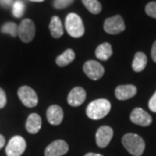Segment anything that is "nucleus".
Listing matches in <instances>:
<instances>
[{
	"label": "nucleus",
	"instance_id": "obj_1",
	"mask_svg": "<svg viewBox=\"0 0 156 156\" xmlns=\"http://www.w3.org/2000/svg\"><path fill=\"white\" fill-rule=\"evenodd\" d=\"M111 109V104L107 99H97L89 103L86 114L92 120H99L105 117Z\"/></svg>",
	"mask_w": 156,
	"mask_h": 156
},
{
	"label": "nucleus",
	"instance_id": "obj_2",
	"mask_svg": "<svg viewBox=\"0 0 156 156\" xmlns=\"http://www.w3.org/2000/svg\"><path fill=\"white\" fill-rule=\"evenodd\" d=\"M122 144L129 154L134 156H140L145 150V142L140 135L128 133L122 137Z\"/></svg>",
	"mask_w": 156,
	"mask_h": 156
},
{
	"label": "nucleus",
	"instance_id": "obj_3",
	"mask_svg": "<svg viewBox=\"0 0 156 156\" xmlns=\"http://www.w3.org/2000/svg\"><path fill=\"white\" fill-rule=\"evenodd\" d=\"M65 27L69 35L75 38L82 37L85 31L82 18L76 13H69L66 17Z\"/></svg>",
	"mask_w": 156,
	"mask_h": 156
},
{
	"label": "nucleus",
	"instance_id": "obj_4",
	"mask_svg": "<svg viewBox=\"0 0 156 156\" xmlns=\"http://www.w3.org/2000/svg\"><path fill=\"white\" fill-rule=\"evenodd\" d=\"M17 95L22 103L27 108H34L38 103V96L33 89L29 86H22L17 90Z\"/></svg>",
	"mask_w": 156,
	"mask_h": 156
},
{
	"label": "nucleus",
	"instance_id": "obj_5",
	"mask_svg": "<svg viewBox=\"0 0 156 156\" xmlns=\"http://www.w3.org/2000/svg\"><path fill=\"white\" fill-rule=\"evenodd\" d=\"M26 148V141L20 135L13 136L5 148L7 156H21Z\"/></svg>",
	"mask_w": 156,
	"mask_h": 156
},
{
	"label": "nucleus",
	"instance_id": "obj_6",
	"mask_svg": "<svg viewBox=\"0 0 156 156\" xmlns=\"http://www.w3.org/2000/svg\"><path fill=\"white\" fill-rule=\"evenodd\" d=\"M36 34V26L32 20L23 19L18 25V37L23 43H30L33 40Z\"/></svg>",
	"mask_w": 156,
	"mask_h": 156
},
{
	"label": "nucleus",
	"instance_id": "obj_7",
	"mask_svg": "<svg viewBox=\"0 0 156 156\" xmlns=\"http://www.w3.org/2000/svg\"><path fill=\"white\" fill-rule=\"evenodd\" d=\"M103 28L108 34L116 35L125 30V23L122 16L115 15L114 17L107 18L104 22Z\"/></svg>",
	"mask_w": 156,
	"mask_h": 156
},
{
	"label": "nucleus",
	"instance_id": "obj_8",
	"mask_svg": "<svg viewBox=\"0 0 156 156\" xmlns=\"http://www.w3.org/2000/svg\"><path fill=\"white\" fill-rule=\"evenodd\" d=\"M83 71L86 76L91 80H99L104 75V68L98 62L89 60L86 62L83 65Z\"/></svg>",
	"mask_w": 156,
	"mask_h": 156
},
{
	"label": "nucleus",
	"instance_id": "obj_9",
	"mask_svg": "<svg viewBox=\"0 0 156 156\" xmlns=\"http://www.w3.org/2000/svg\"><path fill=\"white\" fill-rule=\"evenodd\" d=\"M130 120L134 124L142 127H147L152 123V117L150 115L140 108H136L131 112Z\"/></svg>",
	"mask_w": 156,
	"mask_h": 156
},
{
	"label": "nucleus",
	"instance_id": "obj_10",
	"mask_svg": "<svg viewBox=\"0 0 156 156\" xmlns=\"http://www.w3.org/2000/svg\"><path fill=\"white\" fill-rule=\"evenodd\" d=\"M113 129L108 126H101L98 128L95 134L96 144L101 148H104L109 144L113 137Z\"/></svg>",
	"mask_w": 156,
	"mask_h": 156
},
{
	"label": "nucleus",
	"instance_id": "obj_11",
	"mask_svg": "<svg viewBox=\"0 0 156 156\" xmlns=\"http://www.w3.org/2000/svg\"><path fill=\"white\" fill-rule=\"evenodd\" d=\"M69 151V145L62 140H56L50 143L44 151L45 156H62Z\"/></svg>",
	"mask_w": 156,
	"mask_h": 156
},
{
	"label": "nucleus",
	"instance_id": "obj_12",
	"mask_svg": "<svg viewBox=\"0 0 156 156\" xmlns=\"http://www.w3.org/2000/svg\"><path fill=\"white\" fill-rule=\"evenodd\" d=\"M86 99V91L82 87H76L68 95V103L72 107H78L82 105Z\"/></svg>",
	"mask_w": 156,
	"mask_h": 156
},
{
	"label": "nucleus",
	"instance_id": "obj_13",
	"mask_svg": "<svg viewBox=\"0 0 156 156\" xmlns=\"http://www.w3.org/2000/svg\"><path fill=\"white\" fill-rule=\"evenodd\" d=\"M46 115H47V120L48 122L54 125H59L61 124L63 119V110L61 107L58 105H51L48 108L47 112H46Z\"/></svg>",
	"mask_w": 156,
	"mask_h": 156
},
{
	"label": "nucleus",
	"instance_id": "obj_14",
	"mask_svg": "<svg viewBox=\"0 0 156 156\" xmlns=\"http://www.w3.org/2000/svg\"><path fill=\"white\" fill-rule=\"evenodd\" d=\"M136 93H137V89L134 85H132V84L120 85L117 87L115 91L116 98L120 101L130 99L136 95Z\"/></svg>",
	"mask_w": 156,
	"mask_h": 156
},
{
	"label": "nucleus",
	"instance_id": "obj_15",
	"mask_svg": "<svg viewBox=\"0 0 156 156\" xmlns=\"http://www.w3.org/2000/svg\"><path fill=\"white\" fill-rule=\"evenodd\" d=\"M42 126V119L37 114L33 113L30 114L27 118L25 123V128L30 134H37L41 129Z\"/></svg>",
	"mask_w": 156,
	"mask_h": 156
},
{
	"label": "nucleus",
	"instance_id": "obj_16",
	"mask_svg": "<svg viewBox=\"0 0 156 156\" xmlns=\"http://www.w3.org/2000/svg\"><path fill=\"white\" fill-rule=\"evenodd\" d=\"M49 28H50V34H51L52 37H54V38H60L63 35L62 23L61 19L57 16L52 17Z\"/></svg>",
	"mask_w": 156,
	"mask_h": 156
},
{
	"label": "nucleus",
	"instance_id": "obj_17",
	"mask_svg": "<svg viewBox=\"0 0 156 156\" xmlns=\"http://www.w3.org/2000/svg\"><path fill=\"white\" fill-rule=\"evenodd\" d=\"M112 46L108 43H103L95 50V56L101 61H107L112 56Z\"/></svg>",
	"mask_w": 156,
	"mask_h": 156
},
{
	"label": "nucleus",
	"instance_id": "obj_18",
	"mask_svg": "<svg viewBox=\"0 0 156 156\" xmlns=\"http://www.w3.org/2000/svg\"><path fill=\"white\" fill-rule=\"evenodd\" d=\"M147 63V58L145 54L142 52H137L134 55L132 68L135 72H140L145 69Z\"/></svg>",
	"mask_w": 156,
	"mask_h": 156
},
{
	"label": "nucleus",
	"instance_id": "obj_19",
	"mask_svg": "<svg viewBox=\"0 0 156 156\" xmlns=\"http://www.w3.org/2000/svg\"><path fill=\"white\" fill-rule=\"evenodd\" d=\"M75 52L71 49L66 50L62 55L56 57V62L59 67H64L69 65L70 62H72L75 59Z\"/></svg>",
	"mask_w": 156,
	"mask_h": 156
},
{
	"label": "nucleus",
	"instance_id": "obj_20",
	"mask_svg": "<svg viewBox=\"0 0 156 156\" xmlns=\"http://www.w3.org/2000/svg\"><path fill=\"white\" fill-rule=\"evenodd\" d=\"M83 5L92 14H99L101 11V5L98 0H82Z\"/></svg>",
	"mask_w": 156,
	"mask_h": 156
},
{
	"label": "nucleus",
	"instance_id": "obj_21",
	"mask_svg": "<svg viewBox=\"0 0 156 156\" xmlns=\"http://www.w3.org/2000/svg\"><path fill=\"white\" fill-rule=\"evenodd\" d=\"M1 32L11 35V37H16L18 36V26L17 23L13 22H7L5 23L2 28H1Z\"/></svg>",
	"mask_w": 156,
	"mask_h": 156
},
{
	"label": "nucleus",
	"instance_id": "obj_22",
	"mask_svg": "<svg viewBox=\"0 0 156 156\" xmlns=\"http://www.w3.org/2000/svg\"><path fill=\"white\" fill-rule=\"evenodd\" d=\"M25 11V5L23 3L22 1L20 0H17L15 1L13 3V5H12V13H13V16L17 18L21 17L23 15Z\"/></svg>",
	"mask_w": 156,
	"mask_h": 156
},
{
	"label": "nucleus",
	"instance_id": "obj_23",
	"mask_svg": "<svg viewBox=\"0 0 156 156\" xmlns=\"http://www.w3.org/2000/svg\"><path fill=\"white\" fill-rule=\"evenodd\" d=\"M146 13L147 14V16L153 17V18H155L156 19V2H150L148 3L145 8Z\"/></svg>",
	"mask_w": 156,
	"mask_h": 156
},
{
	"label": "nucleus",
	"instance_id": "obj_24",
	"mask_svg": "<svg viewBox=\"0 0 156 156\" xmlns=\"http://www.w3.org/2000/svg\"><path fill=\"white\" fill-rule=\"evenodd\" d=\"M75 0H54L53 5L56 9H63L69 6Z\"/></svg>",
	"mask_w": 156,
	"mask_h": 156
},
{
	"label": "nucleus",
	"instance_id": "obj_25",
	"mask_svg": "<svg viewBox=\"0 0 156 156\" xmlns=\"http://www.w3.org/2000/svg\"><path fill=\"white\" fill-rule=\"evenodd\" d=\"M7 102V97H6L5 91L2 88H0V108H4Z\"/></svg>",
	"mask_w": 156,
	"mask_h": 156
},
{
	"label": "nucleus",
	"instance_id": "obj_26",
	"mask_svg": "<svg viewBox=\"0 0 156 156\" xmlns=\"http://www.w3.org/2000/svg\"><path fill=\"white\" fill-rule=\"evenodd\" d=\"M148 108L152 112L156 113V92L154 94V95L151 97V99L149 100L148 102Z\"/></svg>",
	"mask_w": 156,
	"mask_h": 156
},
{
	"label": "nucleus",
	"instance_id": "obj_27",
	"mask_svg": "<svg viewBox=\"0 0 156 156\" xmlns=\"http://www.w3.org/2000/svg\"><path fill=\"white\" fill-rule=\"evenodd\" d=\"M13 1L14 0H0V5L3 8H9L11 5H13Z\"/></svg>",
	"mask_w": 156,
	"mask_h": 156
},
{
	"label": "nucleus",
	"instance_id": "obj_28",
	"mask_svg": "<svg viewBox=\"0 0 156 156\" xmlns=\"http://www.w3.org/2000/svg\"><path fill=\"white\" fill-rule=\"evenodd\" d=\"M151 56H152V59L154 60V62H156V41L154 43L153 47H152V50H151Z\"/></svg>",
	"mask_w": 156,
	"mask_h": 156
},
{
	"label": "nucleus",
	"instance_id": "obj_29",
	"mask_svg": "<svg viewBox=\"0 0 156 156\" xmlns=\"http://www.w3.org/2000/svg\"><path fill=\"white\" fill-rule=\"evenodd\" d=\"M5 138L2 134H0V149L5 146Z\"/></svg>",
	"mask_w": 156,
	"mask_h": 156
},
{
	"label": "nucleus",
	"instance_id": "obj_30",
	"mask_svg": "<svg viewBox=\"0 0 156 156\" xmlns=\"http://www.w3.org/2000/svg\"><path fill=\"white\" fill-rule=\"evenodd\" d=\"M84 156H103L99 154H94V153H89V154H86Z\"/></svg>",
	"mask_w": 156,
	"mask_h": 156
},
{
	"label": "nucleus",
	"instance_id": "obj_31",
	"mask_svg": "<svg viewBox=\"0 0 156 156\" xmlns=\"http://www.w3.org/2000/svg\"><path fill=\"white\" fill-rule=\"evenodd\" d=\"M30 1H32V2H43L44 0H30Z\"/></svg>",
	"mask_w": 156,
	"mask_h": 156
}]
</instances>
